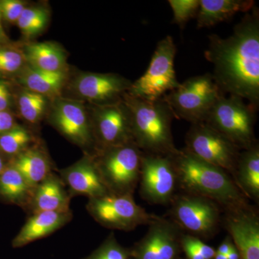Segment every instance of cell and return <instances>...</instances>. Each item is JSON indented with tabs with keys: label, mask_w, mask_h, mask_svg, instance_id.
<instances>
[{
	"label": "cell",
	"mask_w": 259,
	"mask_h": 259,
	"mask_svg": "<svg viewBox=\"0 0 259 259\" xmlns=\"http://www.w3.org/2000/svg\"><path fill=\"white\" fill-rule=\"evenodd\" d=\"M177 48L171 36L158 42L147 71L132 83L127 94L136 98L156 100L180 87L175 70Z\"/></svg>",
	"instance_id": "cell-8"
},
{
	"label": "cell",
	"mask_w": 259,
	"mask_h": 259,
	"mask_svg": "<svg viewBox=\"0 0 259 259\" xmlns=\"http://www.w3.org/2000/svg\"><path fill=\"white\" fill-rule=\"evenodd\" d=\"M132 83L113 74L83 73L75 80L74 88L83 99L98 105H108L120 101Z\"/></svg>",
	"instance_id": "cell-17"
},
{
	"label": "cell",
	"mask_w": 259,
	"mask_h": 259,
	"mask_svg": "<svg viewBox=\"0 0 259 259\" xmlns=\"http://www.w3.org/2000/svg\"><path fill=\"white\" fill-rule=\"evenodd\" d=\"M48 97L25 90L18 98V108L24 120L32 125L40 122L47 107Z\"/></svg>",
	"instance_id": "cell-27"
},
{
	"label": "cell",
	"mask_w": 259,
	"mask_h": 259,
	"mask_svg": "<svg viewBox=\"0 0 259 259\" xmlns=\"http://www.w3.org/2000/svg\"><path fill=\"white\" fill-rule=\"evenodd\" d=\"M254 7L255 2L250 0H200L197 28L214 26L237 13H248Z\"/></svg>",
	"instance_id": "cell-22"
},
{
	"label": "cell",
	"mask_w": 259,
	"mask_h": 259,
	"mask_svg": "<svg viewBox=\"0 0 259 259\" xmlns=\"http://www.w3.org/2000/svg\"><path fill=\"white\" fill-rule=\"evenodd\" d=\"M25 60L29 66L42 71H65L66 56L64 51L57 44L50 42H33L25 49Z\"/></svg>",
	"instance_id": "cell-25"
},
{
	"label": "cell",
	"mask_w": 259,
	"mask_h": 259,
	"mask_svg": "<svg viewBox=\"0 0 259 259\" xmlns=\"http://www.w3.org/2000/svg\"><path fill=\"white\" fill-rule=\"evenodd\" d=\"M184 238L188 242L192 247L197 250V252L202 255L204 259H213L216 254V249L210 245L206 244L202 240L197 237L191 235L183 234Z\"/></svg>",
	"instance_id": "cell-33"
},
{
	"label": "cell",
	"mask_w": 259,
	"mask_h": 259,
	"mask_svg": "<svg viewBox=\"0 0 259 259\" xmlns=\"http://www.w3.org/2000/svg\"><path fill=\"white\" fill-rule=\"evenodd\" d=\"M223 95L212 74L194 76L180 83L163 99L174 116L192 124L203 122L218 98Z\"/></svg>",
	"instance_id": "cell-7"
},
{
	"label": "cell",
	"mask_w": 259,
	"mask_h": 259,
	"mask_svg": "<svg viewBox=\"0 0 259 259\" xmlns=\"http://www.w3.org/2000/svg\"><path fill=\"white\" fill-rule=\"evenodd\" d=\"M33 135L23 126L16 125L0 136V154L15 158L34 145Z\"/></svg>",
	"instance_id": "cell-26"
},
{
	"label": "cell",
	"mask_w": 259,
	"mask_h": 259,
	"mask_svg": "<svg viewBox=\"0 0 259 259\" xmlns=\"http://www.w3.org/2000/svg\"><path fill=\"white\" fill-rule=\"evenodd\" d=\"M71 197L59 175L53 172L35 187L26 211L30 214L40 212L71 210Z\"/></svg>",
	"instance_id": "cell-18"
},
{
	"label": "cell",
	"mask_w": 259,
	"mask_h": 259,
	"mask_svg": "<svg viewBox=\"0 0 259 259\" xmlns=\"http://www.w3.org/2000/svg\"><path fill=\"white\" fill-rule=\"evenodd\" d=\"M91 120L96 144L95 151L134 142L131 116L123 100L98 105Z\"/></svg>",
	"instance_id": "cell-14"
},
{
	"label": "cell",
	"mask_w": 259,
	"mask_h": 259,
	"mask_svg": "<svg viewBox=\"0 0 259 259\" xmlns=\"http://www.w3.org/2000/svg\"><path fill=\"white\" fill-rule=\"evenodd\" d=\"M255 112L256 110L241 97L223 94L203 122L243 151L258 144L254 131Z\"/></svg>",
	"instance_id": "cell-4"
},
{
	"label": "cell",
	"mask_w": 259,
	"mask_h": 259,
	"mask_svg": "<svg viewBox=\"0 0 259 259\" xmlns=\"http://www.w3.org/2000/svg\"><path fill=\"white\" fill-rule=\"evenodd\" d=\"M173 11V23L185 26L191 19L197 17L200 0H169L168 1Z\"/></svg>",
	"instance_id": "cell-30"
},
{
	"label": "cell",
	"mask_w": 259,
	"mask_h": 259,
	"mask_svg": "<svg viewBox=\"0 0 259 259\" xmlns=\"http://www.w3.org/2000/svg\"><path fill=\"white\" fill-rule=\"evenodd\" d=\"M34 189L8 161V166L0 174V197L8 203L15 204L26 211Z\"/></svg>",
	"instance_id": "cell-23"
},
{
	"label": "cell",
	"mask_w": 259,
	"mask_h": 259,
	"mask_svg": "<svg viewBox=\"0 0 259 259\" xmlns=\"http://www.w3.org/2000/svg\"><path fill=\"white\" fill-rule=\"evenodd\" d=\"M187 152L233 176L241 150L204 122L192 124L186 136Z\"/></svg>",
	"instance_id": "cell-10"
},
{
	"label": "cell",
	"mask_w": 259,
	"mask_h": 259,
	"mask_svg": "<svg viewBox=\"0 0 259 259\" xmlns=\"http://www.w3.org/2000/svg\"><path fill=\"white\" fill-rule=\"evenodd\" d=\"M87 210L100 226L108 229L134 231L141 226H148L158 215L148 213L136 203L134 195L107 194L89 199Z\"/></svg>",
	"instance_id": "cell-9"
},
{
	"label": "cell",
	"mask_w": 259,
	"mask_h": 259,
	"mask_svg": "<svg viewBox=\"0 0 259 259\" xmlns=\"http://www.w3.org/2000/svg\"><path fill=\"white\" fill-rule=\"evenodd\" d=\"M25 56L16 49L0 47V74H13L24 67Z\"/></svg>",
	"instance_id": "cell-31"
},
{
	"label": "cell",
	"mask_w": 259,
	"mask_h": 259,
	"mask_svg": "<svg viewBox=\"0 0 259 259\" xmlns=\"http://www.w3.org/2000/svg\"><path fill=\"white\" fill-rule=\"evenodd\" d=\"M171 158L182 192L211 199L223 211L248 204V199L225 170L194 157L184 149Z\"/></svg>",
	"instance_id": "cell-2"
},
{
	"label": "cell",
	"mask_w": 259,
	"mask_h": 259,
	"mask_svg": "<svg viewBox=\"0 0 259 259\" xmlns=\"http://www.w3.org/2000/svg\"><path fill=\"white\" fill-rule=\"evenodd\" d=\"M146 235L129 248L128 259H177L184 232L169 218L160 217L148 225Z\"/></svg>",
	"instance_id": "cell-12"
},
{
	"label": "cell",
	"mask_w": 259,
	"mask_h": 259,
	"mask_svg": "<svg viewBox=\"0 0 259 259\" xmlns=\"http://www.w3.org/2000/svg\"><path fill=\"white\" fill-rule=\"evenodd\" d=\"M169 204L168 218L186 234L199 239L211 238L222 224V207L206 197L182 192Z\"/></svg>",
	"instance_id": "cell-6"
},
{
	"label": "cell",
	"mask_w": 259,
	"mask_h": 259,
	"mask_svg": "<svg viewBox=\"0 0 259 259\" xmlns=\"http://www.w3.org/2000/svg\"><path fill=\"white\" fill-rule=\"evenodd\" d=\"M177 259H185V258H182V257H180V258H178Z\"/></svg>",
	"instance_id": "cell-41"
},
{
	"label": "cell",
	"mask_w": 259,
	"mask_h": 259,
	"mask_svg": "<svg viewBox=\"0 0 259 259\" xmlns=\"http://www.w3.org/2000/svg\"><path fill=\"white\" fill-rule=\"evenodd\" d=\"M222 223L241 259H259V218L249 204L223 211Z\"/></svg>",
	"instance_id": "cell-15"
},
{
	"label": "cell",
	"mask_w": 259,
	"mask_h": 259,
	"mask_svg": "<svg viewBox=\"0 0 259 259\" xmlns=\"http://www.w3.org/2000/svg\"><path fill=\"white\" fill-rule=\"evenodd\" d=\"M235 245L233 243V240L231 238L229 235H228L223 240L222 243L219 245L216 249V253H221V254L227 255L230 253V251L233 248H234Z\"/></svg>",
	"instance_id": "cell-36"
},
{
	"label": "cell",
	"mask_w": 259,
	"mask_h": 259,
	"mask_svg": "<svg viewBox=\"0 0 259 259\" xmlns=\"http://www.w3.org/2000/svg\"><path fill=\"white\" fill-rule=\"evenodd\" d=\"M8 41V37L7 36L6 33L3 29V25H2V15L0 13V47L3 44H7Z\"/></svg>",
	"instance_id": "cell-37"
},
{
	"label": "cell",
	"mask_w": 259,
	"mask_h": 259,
	"mask_svg": "<svg viewBox=\"0 0 259 259\" xmlns=\"http://www.w3.org/2000/svg\"><path fill=\"white\" fill-rule=\"evenodd\" d=\"M122 100L131 116L133 141L143 153L174 156L179 152L171 131L175 116L163 97L146 100L126 93Z\"/></svg>",
	"instance_id": "cell-3"
},
{
	"label": "cell",
	"mask_w": 259,
	"mask_h": 259,
	"mask_svg": "<svg viewBox=\"0 0 259 259\" xmlns=\"http://www.w3.org/2000/svg\"><path fill=\"white\" fill-rule=\"evenodd\" d=\"M232 178L248 199L259 202L258 144L240 153Z\"/></svg>",
	"instance_id": "cell-21"
},
{
	"label": "cell",
	"mask_w": 259,
	"mask_h": 259,
	"mask_svg": "<svg viewBox=\"0 0 259 259\" xmlns=\"http://www.w3.org/2000/svg\"><path fill=\"white\" fill-rule=\"evenodd\" d=\"M128 257L129 248L120 245L112 233L91 254L82 259H128Z\"/></svg>",
	"instance_id": "cell-29"
},
{
	"label": "cell",
	"mask_w": 259,
	"mask_h": 259,
	"mask_svg": "<svg viewBox=\"0 0 259 259\" xmlns=\"http://www.w3.org/2000/svg\"><path fill=\"white\" fill-rule=\"evenodd\" d=\"M14 116L8 111H0V136L16 125Z\"/></svg>",
	"instance_id": "cell-34"
},
{
	"label": "cell",
	"mask_w": 259,
	"mask_h": 259,
	"mask_svg": "<svg viewBox=\"0 0 259 259\" xmlns=\"http://www.w3.org/2000/svg\"><path fill=\"white\" fill-rule=\"evenodd\" d=\"M140 195L153 204H169L179 189L171 156L143 153L139 179Z\"/></svg>",
	"instance_id": "cell-11"
},
{
	"label": "cell",
	"mask_w": 259,
	"mask_h": 259,
	"mask_svg": "<svg viewBox=\"0 0 259 259\" xmlns=\"http://www.w3.org/2000/svg\"><path fill=\"white\" fill-rule=\"evenodd\" d=\"M9 163L20 171L33 188L54 172L49 154L42 146L35 144L10 159Z\"/></svg>",
	"instance_id": "cell-20"
},
{
	"label": "cell",
	"mask_w": 259,
	"mask_h": 259,
	"mask_svg": "<svg viewBox=\"0 0 259 259\" xmlns=\"http://www.w3.org/2000/svg\"><path fill=\"white\" fill-rule=\"evenodd\" d=\"M259 13L253 8L236 25L231 36H209L205 57L214 66L213 79L224 95L259 103Z\"/></svg>",
	"instance_id": "cell-1"
},
{
	"label": "cell",
	"mask_w": 259,
	"mask_h": 259,
	"mask_svg": "<svg viewBox=\"0 0 259 259\" xmlns=\"http://www.w3.org/2000/svg\"><path fill=\"white\" fill-rule=\"evenodd\" d=\"M11 103V93L7 83L0 80V111H8Z\"/></svg>",
	"instance_id": "cell-35"
},
{
	"label": "cell",
	"mask_w": 259,
	"mask_h": 259,
	"mask_svg": "<svg viewBox=\"0 0 259 259\" xmlns=\"http://www.w3.org/2000/svg\"><path fill=\"white\" fill-rule=\"evenodd\" d=\"M59 177L71 198L85 196L91 199L110 194L102 181L93 154L85 153L74 164L60 170Z\"/></svg>",
	"instance_id": "cell-16"
},
{
	"label": "cell",
	"mask_w": 259,
	"mask_h": 259,
	"mask_svg": "<svg viewBox=\"0 0 259 259\" xmlns=\"http://www.w3.org/2000/svg\"><path fill=\"white\" fill-rule=\"evenodd\" d=\"M25 8V3L19 0H3L0 2L2 18L10 23H17Z\"/></svg>",
	"instance_id": "cell-32"
},
{
	"label": "cell",
	"mask_w": 259,
	"mask_h": 259,
	"mask_svg": "<svg viewBox=\"0 0 259 259\" xmlns=\"http://www.w3.org/2000/svg\"><path fill=\"white\" fill-rule=\"evenodd\" d=\"M8 161L7 162L5 161L3 156H2V155L0 154V174L4 171L5 168H6V166H8Z\"/></svg>",
	"instance_id": "cell-39"
},
{
	"label": "cell",
	"mask_w": 259,
	"mask_h": 259,
	"mask_svg": "<svg viewBox=\"0 0 259 259\" xmlns=\"http://www.w3.org/2000/svg\"><path fill=\"white\" fill-rule=\"evenodd\" d=\"M213 259H228L227 258L226 255L221 254V253H216V254L214 255V258Z\"/></svg>",
	"instance_id": "cell-40"
},
{
	"label": "cell",
	"mask_w": 259,
	"mask_h": 259,
	"mask_svg": "<svg viewBox=\"0 0 259 259\" xmlns=\"http://www.w3.org/2000/svg\"><path fill=\"white\" fill-rule=\"evenodd\" d=\"M72 211L40 212L30 214L12 242L13 248H22L49 236L71 222Z\"/></svg>",
	"instance_id": "cell-19"
},
{
	"label": "cell",
	"mask_w": 259,
	"mask_h": 259,
	"mask_svg": "<svg viewBox=\"0 0 259 259\" xmlns=\"http://www.w3.org/2000/svg\"><path fill=\"white\" fill-rule=\"evenodd\" d=\"M19 79L25 90L47 97H52L60 93L66 74L65 71L51 72L26 66L20 71Z\"/></svg>",
	"instance_id": "cell-24"
},
{
	"label": "cell",
	"mask_w": 259,
	"mask_h": 259,
	"mask_svg": "<svg viewBox=\"0 0 259 259\" xmlns=\"http://www.w3.org/2000/svg\"><path fill=\"white\" fill-rule=\"evenodd\" d=\"M53 126L70 142L93 154L96 148L93 123L85 107L80 102L59 100L51 116Z\"/></svg>",
	"instance_id": "cell-13"
},
{
	"label": "cell",
	"mask_w": 259,
	"mask_h": 259,
	"mask_svg": "<svg viewBox=\"0 0 259 259\" xmlns=\"http://www.w3.org/2000/svg\"><path fill=\"white\" fill-rule=\"evenodd\" d=\"M226 255L228 259H241V255H240L239 252L237 250L236 246H234V248Z\"/></svg>",
	"instance_id": "cell-38"
},
{
	"label": "cell",
	"mask_w": 259,
	"mask_h": 259,
	"mask_svg": "<svg viewBox=\"0 0 259 259\" xmlns=\"http://www.w3.org/2000/svg\"><path fill=\"white\" fill-rule=\"evenodd\" d=\"M143 152L129 142L97 150L93 156L109 192L117 195H134L139 186Z\"/></svg>",
	"instance_id": "cell-5"
},
{
	"label": "cell",
	"mask_w": 259,
	"mask_h": 259,
	"mask_svg": "<svg viewBox=\"0 0 259 259\" xmlns=\"http://www.w3.org/2000/svg\"><path fill=\"white\" fill-rule=\"evenodd\" d=\"M49 13L45 8H25L17 22L19 29L25 37H31L40 33L46 28Z\"/></svg>",
	"instance_id": "cell-28"
}]
</instances>
